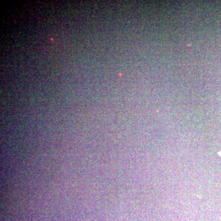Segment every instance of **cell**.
Masks as SVG:
<instances>
[{"mask_svg":"<svg viewBox=\"0 0 221 221\" xmlns=\"http://www.w3.org/2000/svg\"><path fill=\"white\" fill-rule=\"evenodd\" d=\"M218 154H219V155H220V156H221V151H220V152H219V153H218Z\"/></svg>","mask_w":221,"mask_h":221,"instance_id":"1","label":"cell"}]
</instances>
